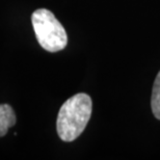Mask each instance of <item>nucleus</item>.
<instances>
[{
	"mask_svg": "<svg viewBox=\"0 0 160 160\" xmlns=\"http://www.w3.org/2000/svg\"><path fill=\"white\" fill-rule=\"evenodd\" d=\"M92 102L88 95L80 92L68 99L57 116V134L63 142H73L83 132L92 116Z\"/></svg>",
	"mask_w": 160,
	"mask_h": 160,
	"instance_id": "f257e3e1",
	"label": "nucleus"
},
{
	"mask_svg": "<svg viewBox=\"0 0 160 160\" xmlns=\"http://www.w3.org/2000/svg\"><path fill=\"white\" fill-rule=\"evenodd\" d=\"M31 22L40 46L49 52H57L66 48L68 36L52 12L39 8L31 16Z\"/></svg>",
	"mask_w": 160,
	"mask_h": 160,
	"instance_id": "f03ea898",
	"label": "nucleus"
},
{
	"mask_svg": "<svg viewBox=\"0 0 160 160\" xmlns=\"http://www.w3.org/2000/svg\"><path fill=\"white\" fill-rule=\"evenodd\" d=\"M16 113L11 105L0 104V137L4 136L8 129L16 124Z\"/></svg>",
	"mask_w": 160,
	"mask_h": 160,
	"instance_id": "7ed1b4c3",
	"label": "nucleus"
},
{
	"mask_svg": "<svg viewBox=\"0 0 160 160\" xmlns=\"http://www.w3.org/2000/svg\"><path fill=\"white\" fill-rule=\"evenodd\" d=\"M151 106L153 114L155 116L156 119L160 120V71L156 76L154 85H153Z\"/></svg>",
	"mask_w": 160,
	"mask_h": 160,
	"instance_id": "20e7f679",
	"label": "nucleus"
}]
</instances>
